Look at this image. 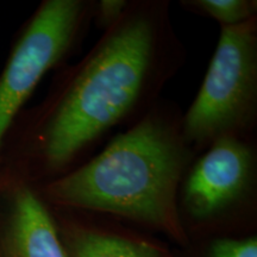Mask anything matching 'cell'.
<instances>
[{
  "mask_svg": "<svg viewBox=\"0 0 257 257\" xmlns=\"http://www.w3.org/2000/svg\"><path fill=\"white\" fill-rule=\"evenodd\" d=\"M57 229L68 257H170L152 240L85 221L67 218Z\"/></svg>",
  "mask_w": 257,
  "mask_h": 257,
  "instance_id": "7",
  "label": "cell"
},
{
  "mask_svg": "<svg viewBox=\"0 0 257 257\" xmlns=\"http://www.w3.org/2000/svg\"><path fill=\"white\" fill-rule=\"evenodd\" d=\"M94 5L93 0H44L24 25L0 74V162L29 98L81 44Z\"/></svg>",
  "mask_w": 257,
  "mask_h": 257,
  "instance_id": "4",
  "label": "cell"
},
{
  "mask_svg": "<svg viewBox=\"0 0 257 257\" xmlns=\"http://www.w3.org/2000/svg\"><path fill=\"white\" fill-rule=\"evenodd\" d=\"M257 121V17L220 27L197 96L182 114V134L195 154L226 136H253Z\"/></svg>",
  "mask_w": 257,
  "mask_h": 257,
  "instance_id": "3",
  "label": "cell"
},
{
  "mask_svg": "<svg viewBox=\"0 0 257 257\" xmlns=\"http://www.w3.org/2000/svg\"><path fill=\"white\" fill-rule=\"evenodd\" d=\"M253 138L223 137L195 157L179 188L180 217L208 221L251 200L257 187Z\"/></svg>",
  "mask_w": 257,
  "mask_h": 257,
  "instance_id": "5",
  "label": "cell"
},
{
  "mask_svg": "<svg viewBox=\"0 0 257 257\" xmlns=\"http://www.w3.org/2000/svg\"><path fill=\"white\" fill-rule=\"evenodd\" d=\"M185 61L169 2L130 0L81 60L56 69L2 167L0 186L37 187L75 169L114 127L141 119Z\"/></svg>",
  "mask_w": 257,
  "mask_h": 257,
  "instance_id": "1",
  "label": "cell"
},
{
  "mask_svg": "<svg viewBox=\"0 0 257 257\" xmlns=\"http://www.w3.org/2000/svg\"><path fill=\"white\" fill-rule=\"evenodd\" d=\"M189 11L216 19L220 27H233L257 17L256 0H186Z\"/></svg>",
  "mask_w": 257,
  "mask_h": 257,
  "instance_id": "8",
  "label": "cell"
},
{
  "mask_svg": "<svg viewBox=\"0 0 257 257\" xmlns=\"http://www.w3.org/2000/svg\"><path fill=\"white\" fill-rule=\"evenodd\" d=\"M195 157L182 134L181 111L160 99L98 155L34 188L47 205L125 218L186 245L178 194Z\"/></svg>",
  "mask_w": 257,
  "mask_h": 257,
  "instance_id": "2",
  "label": "cell"
},
{
  "mask_svg": "<svg viewBox=\"0 0 257 257\" xmlns=\"http://www.w3.org/2000/svg\"><path fill=\"white\" fill-rule=\"evenodd\" d=\"M130 0H100L95 2L94 11H93V24L102 31L117 23L125 10L128 6Z\"/></svg>",
  "mask_w": 257,
  "mask_h": 257,
  "instance_id": "10",
  "label": "cell"
},
{
  "mask_svg": "<svg viewBox=\"0 0 257 257\" xmlns=\"http://www.w3.org/2000/svg\"><path fill=\"white\" fill-rule=\"evenodd\" d=\"M210 257H257L256 237L218 238L211 244Z\"/></svg>",
  "mask_w": 257,
  "mask_h": 257,
  "instance_id": "9",
  "label": "cell"
},
{
  "mask_svg": "<svg viewBox=\"0 0 257 257\" xmlns=\"http://www.w3.org/2000/svg\"><path fill=\"white\" fill-rule=\"evenodd\" d=\"M9 198L2 233L4 257H68L49 205L32 186L11 182L0 186Z\"/></svg>",
  "mask_w": 257,
  "mask_h": 257,
  "instance_id": "6",
  "label": "cell"
}]
</instances>
